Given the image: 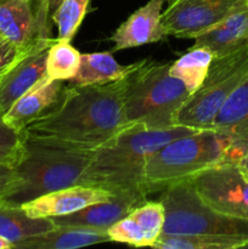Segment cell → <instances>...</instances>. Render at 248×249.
Segmentation results:
<instances>
[{"label":"cell","instance_id":"obj_1","mask_svg":"<svg viewBox=\"0 0 248 249\" xmlns=\"http://www.w3.org/2000/svg\"><path fill=\"white\" fill-rule=\"evenodd\" d=\"M129 75L102 84L66 85L57 106L24 131L99 147L130 126L124 112Z\"/></svg>","mask_w":248,"mask_h":249},{"label":"cell","instance_id":"obj_2","mask_svg":"<svg viewBox=\"0 0 248 249\" xmlns=\"http://www.w3.org/2000/svg\"><path fill=\"white\" fill-rule=\"evenodd\" d=\"M197 129L177 125L150 130L130 125L96 148L91 162L83 173L80 185L99 187L113 196L147 198L145 167L151 156L170 141L195 133Z\"/></svg>","mask_w":248,"mask_h":249},{"label":"cell","instance_id":"obj_3","mask_svg":"<svg viewBox=\"0 0 248 249\" xmlns=\"http://www.w3.org/2000/svg\"><path fill=\"white\" fill-rule=\"evenodd\" d=\"M96 148L23 131V152L15 167L19 187L7 202L21 206L49 192L80 185Z\"/></svg>","mask_w":248,"mask_h":249},{"label":"cell","instance_id":"obj_4","mask_svg":"<svg viewBox=\"0 0 248 249\" xmlns=\"http://www.w3.org/2000/svg\"><path fill=\"white\" fill-rule=\"evenodd\" d=\"M172 62H145L129 75L124 112L129 125L163 130L177 125V116L190 97L184 83L170 74Z\"/></svg>","mask_w":248,"mask_h":249},{"label":"cell","instance_id":"obj_5","mask_svg":"<svg viewBox=\"0 0 248 249\" xmlns=\"http://www.w3.org/2000/svg\"><path fill=\"white\" fill-rule=\"evenodd\" d=\"M232 140L212 129L197 130L165 143L145 167L147 194L163 191L177 182L230 160Z\"/></svg>","mask_w":248,"mask_h":249},{"label":"cell","instance_id":"obj_6","mask_svg":"<svg viewBox=\"0 0 248 249\" xmlns=\"http://www.w3.org/2000/svg\"><path fill=\"white\" fill-rule=\"evenodd\" d=\"M159 201L165 212L162 235L213 236L248 248V219L228 215L209 207L190 180L165 187Z\"/></svg>","mask_w":248,"mask_h":249},{"label":"cell","instance_id":"obj_7","mask_svg":"<svg viewBox=\"0 0 248 249\" xmlns=\"http://www.w3.org/2000/svg\"><path fill=\"white\" fill-rule=\"evenodd\" d=\"M248 77V44L214 57L201 87L192 92L177 116V125L204 130L231 92Z\"/></svg>","mask_w":248,"mask_h":249},{"label":"cell","instance_id":"obj_8","mask_svg":"<svg viewBox=\"0 0 248 249\" xmlns=\"http://www.w3.org/2000/svg\"><path fill=\"white\" fill-rule=\"evenodd\" d=\"M189 180L209 207L228 215L248 219V175L238 165L220 163Z\"/></svg>","mask_w":248,"mask_h":249},{"label":"cell","instance_id":"obj_9","mask_svg":"<svg viewBox=\"0 0 248 249\" xmlns=\"http://www.w3.org/2000/svg\"><path fill=\"white\" fill-rule=\"evenodd\" d=\"M49 0H0V32L21 51L56 40Z\"/></svg>","mask_w":248,"mask_h":249},{"label":"cell","instance_id":"obj_10","mask_svg":"<svg viewBox=\"0 0 248 249\" xmlns=\"http://www.w3.org/2000/svg\"><path fill=\"white\" fill-rule=\"evenodd\" d=\"M243 0H173L162 15L165 36L194 39L228 16Z\"/></svg>","mask_w":248,"mask_h":249},{"label":"cell","instance_id":"obj_11","mask_svg":"<svg viewBox=\"0 0 248 249\" xmlns=\"http://www.w3.org/2000/svg\"><path fill=\"white\" fill-rule=\"evenodd\" d=\"M57 40V38H56ZM56 40L44 43L27 51L0 75V114L7 109L27 91L46 78V56L49 48Z\"/></svg>","mask_w":248,"mask_h":249},{"label":"cell","instance_id":"obj_12","mask_svg":"<svg viewBox=\"0 0 248 249\" xmlns=\"http://www.w3.org/2000/svg\"><path fill=\"white\" fill-rule=\"evenodd\" d=\"M112 197L111 192L99 187L74 185L24 202L21 207L32 218H53L75 213L90 204L107 201Z\"/></svg>","mask_w":248,"mask_h":249},{"label":"cell","instance_id":"obj_13","mask_svg":"<svg viewBox=\"0 0 248 249\" xmlns=\"http://www.w3.org/2000/svg\"><path fill=\"white\" fill-rule=\"evenodd\" d=\"M173 0H148L134 11L111 36L112 51L139 48L165 38L162 29L163 6Z\"/></svg>","mask_w":248,"mask_h":249},{"label":"cell","instance_id":"obj_14","mask_svg":"<svg viewBox=\"0 0 248 249\" xmlns=\"http://www.w3.org/2000/svg\"><path fill=\"white\" fill-rule=\"evenodd\" d=\"M66 80L44 79L22 95L2 116L5 123L23 133L32 123L53 111L62 97Z\"/></svg>","mask_w":248,"mask_h":249},{"label":"cell","instance_id":"obj_15","mask_svg":"<svg viewBox=\"0 0 248 249\" xmlns=\"http://www.w3.org/2000/svg\"><path fill=\"white\" fill-rule=\"evenodd\" d=\"M147 201L145 197L113 196L104 202L90 204L75 213L50 218L55 226H74L107 231L112 225Z\"/></svg>","mask_w":248,"mask_h":249},{"label":"cell","instance_id":"obj_16","mask_svg":"<svg viewBox=\"0 0 248 249\" xmlns=\"http://www.w3.org/2000/svg\"><path fill=\"white\" fill-rule=\"evenodd\" d=\"M195 48H206L214 57L248 44V0L241 1L228 16L194 38Z\"/></svg>","mask_w":248,"mask_h":249},{"label":"cell","instance_id":"obj_17","mask_svg":"<svg viewBox=\"0 0 248 249\" xmlns=\"http://www.w3.org/2000/svg\"><path fill=\"white\" fill-rule=\"evenodd\" d=\"M212 130L228 136L235 146L248 143V77L231 92L219 108L211 125Z\"/></svg>","mask_w":248,"mask_h":249},{"label":"cell","instance_id":"obj_18","mask_svg":"<svg viewBox=\"0 0 248 249\" xmlns=\"http://www.w3.org/2000/svg\"><path fill=\"white\" fill-rule=\"evenodd\" d=\"M143 62L145 60L123 66L117 62L108 51L82 53L79 70L74 77L67 80V87L102 84L122 79L138 70Z\"/></svg>","mask_w":248,"mask_h":249},{"label":"cell","instance_id":"obj_19","mask_svg":"<svg viewBox=\"0 0 248 249\" xmlns=\"http://www.w3.org/2000/svg\"><path fill=\"white\" fill-rule=\"evenodd\" d=\"M111 242L107 231L90 230L74 226H55L38 236L19 243L18 249H75Z\"/></svg>","mask_w":248,"mask_h":249},{"label":"cell","instance_id":"obj_20","mask_svg":"<svg viewBox=\"0 0 248 249\" xmlns=\"http://www.w3.org/2000/svg\"><path fill=\"white\" fill-rule=\"evenodd\" d=\"M53 228L55 224L50 218H32L21 206L7 201L0 202V236L11 242L14 248Z\"/></svg>","mask_w":248,"mask_h":249},{"label":"cell","instance_id":"obj_21","mask_svg":"<svg viewBox=\"0 0 248 249\" xmlns=\"http://www.w3.org/2000/svg\"><path fill=\"white\" fill-rule=\"evenodd\" d=\"M214 56L208 49L192 46L186 53L170 65V74L181 80L190 91H196L203 83Z\"/></svg>","mask_w":248,"mask_h":249},{"label":"cell","instance_id":"obj_22","mask_svg":"<svg viewBox=\"0 0 248 249\" xmlns=\"http://www.w3.org/2000/svg\"><path fill=\"white\" fill-rule=\"evenodd\" d=\"M82 53L71 41L56 40L46 56V78L49 80H70L79 70Z\"/></svg>","mask_w":248,"mask_h":249},{"label":"cell","instance_id":"obj_23","mask_svg":"<svg viewBox=\"0 0 248 249\" xmlns=\"http://www.w3.org/2000/svg\"><path fill=\"white\" fill-rule=\"evenodd\" d=\"M90 0H62L51 16L57 26V40L71 41L77 34L89 7Z\"/></svg>","mask_w":248,"mask_h":249},{"label":"cell","instance_id":"obj_24","mask_svg":"<svg viewBox=\"0 0 248 249\" xmlns=\"http://www.w3.org/2000/svg\"><path fill=\"white\" fill-rule=\"evenodd\" d=\"M159 249H236L241 248L235 241L203 235H160L152 245Z\"/></svg>","mask_w":248,"mask_h":249},{"label":"cell","instance_id":"obj_25","mask_svg":"<svg viewBox=\"0 0 248 249\" xmlns=\"http://www.w3.org/2000/svg\"><path fill=\"white\" fill-rule=\"evenodd\" d=\"M129 214L140 224L145 233L147 247H152L153 243L162 235L164 226L165 212L162 202L146 201Z\"/></svg>","mask_w":248,"mask_h":249},{"label":"cell","instance_id":"obj_26","mask_svg":"<svg viewBox=\"0 0 248 249\" xmlns=\"http://www.w3.org/2000/svg\"><path fill=\"white\" fill-rule=\"evenodd\" d=\"M22 152L23 133H18L12 129L9 124L5 123L4 118L0 114V165L16 167L21 160Z\"/></svg>","mask_w":248,"mask_h":249},{"label":"cell","instance_id":"obj_27","mask_svg":"<svg viewBox=\"0 0 248 249\" xmlns=\"http://www.w3.org/2000/svg\"><path fill=\"white\" fill-rule=\"evenodd\" d=\"M112 242L126 243L134 247H147L145 233L140 224L128 214L107 230Z\"/></svg>","mask_w":248,"mask_h":249},{"label":"cell","instance_id":"obj_28","mask_svg":"<svg viewBox=\"0 0 248 249\" xmlns=\"http://www.w3.org/2000/svg\"><path fill=\"white\" fill-rule=\"evenodd\" d=\"M19 187V179L15 167L0 165V202L7 201Z\"/></svg>","mask_w":248,"mask_h":249},{"label":"cell","instance_id":"obj_29","mask_svg":"<svg viewBox=\"0 0 248 249\" xmlns=\"http://www.w3.org/2000/svg\"><path fill=\"white\" fill-rule=\"evenodd\" d=\"M26 53L19 50L14 43L2 36L0 39V73L9 68L15 61L18 60Z\"/></svg>","mask_w":248,"mask_h":249},{"label":"cell","instance_id":"obj_30","mask_svg":"<svg viewBox=\"0 0 248 249\" xmlns=\"http://www.w3.org/2000/svg\"><path fill=\"white\" fill-rule=\"evenodd\" d=\"M236 165H238V167L242 169V172L248 175V143L247 146H246V150L245 152H243L242 157H241V160H238V163Z\"/></svg>","mask_w":248,"mask_h":249},{"label":"cell","instance_id":"obj_31","mask_svg":"<svg viewBox=\"0 0 248 249\" xmlns=\"http://www.w3.org/2000/svg\"><path fill=\"white\" fill-rule=\"evenodd\" d=\"M62 2V0H49V7H50V15L53 16V12L56 11L60 4Z\"/></svg>","mask_w":248,"mask_h":249},{"label":"cell","instance_id":"obj_32","mask_svg":"<svg viewBox=\"0 0 248 249\" xmlns=\"http://www.w3.org/2000/svg\"><path fill=\"white\" fill-rule=\"evenodd\" d=\"M11 248H14L12 247V243L9 242V241L5 240L4 237L0 236V249H11Z\"/></svg>","mask_w":248,"mask_h":249},{"label":"cell","instance_id":"obj_33","mask_svg":"<svg viewBox=\"0 0 248 249\" xmlns=\"http://www.w3.org/2000/svg\"><path fill=\"white\" fill-rule=\"evenodd\" d=\"M2 38V34H1V32H0V39Z\"/></svg>","mask_w":248,"mask_h":249}]
</instances>
